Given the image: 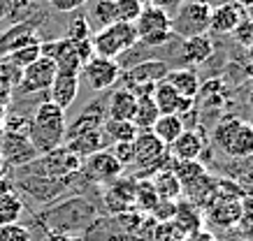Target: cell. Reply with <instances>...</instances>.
Masks as SVG:
<instances>
[{
	"label": "cell",
	"instance_id": "obj_1",
	"mask_svg": "<svg viewBox=\"0 0 253 241\" xmlns=\"http://www.w3.org/2000/svg\"><path fill=\"white\" fill-rule=\"evenodd\" d=\"M65 130H68L65 111L51 104L49 100L40 102L31 123H28V141L38 156H46L63 144Z\"/></svg>",
	"mask_w": 253,
	"mask_h": 241
},
{
	"label": "cell",
	"instance_id": "obj_22",
	"mask_svg": "<svg viewBox=\"0 0 253 241\" xmlns=\"http://www.w3.org/2000/svg\"><path fill=\"white\" fill-rule=\"evenodd\" d=\"M172 223H174L181 232L188 237V234L198 232L202 230V223H205V216H202V209H200L198 204H193L191 200H179L176 202V209H174V218H172Z\"/></svg>",
	"mask_w": 253,
	"mask_h": 241
},
{
	"label": "cell",
	"instance_id": "obj_5",
	"mask_svg": "<svg viewBox=\"0 0 253 241\" xmlns=\"http://www.w3.org/2000/svg\"><path fill=\"white\" fill-rule=\"evenodd\" d=\"M91 44L95 56H102V58H121L126 51H130L135 44H137V33H135V26L132 24H116L102 28V31L93 33L91 35Z\"/></svg>",
	"mask_w": 253,
	"mask_h": 241
},
{
	"label": "cell",
	"instance_id": "obj_28",
	"mask_svg": "<svg viewBox=\"0 0 253 241\" xmlns=\"http://www.w3.org/2000/svg\"><path fill=\"white\" fill-rule=\"evenodd\" d=\"M23 213V202L16 193H2L0 195V227L2 225H14Z\"/></svg>",
	"mask_w": 253,
	"mask_h": 241
},
{
	"label": "cell",
	"instance_id": "obj_19",
	"mask_svg": "<svg viewBox=\"0 0 253 241\" xmlns=\"http://www.w3.org/2000/svg\"><path fill=\"white\" fill-rule=\"evenodd\" d=\"M40 39L35 35V26L31 21H23V24L12 26L2 37H0V56H7L16 49H23L28 44H38Z\"/></svg>",
	"mask_w": 253,
	"mask_h": 241
},
{
	"label": "cell",
	"instance_id": "obj_10",
	"mask_svg": "<svg viewBox=\"0 0 253 241\" xmlns=\"http://www.w3.org/2000/svg\"><path fill=\"white\" fill-rule=\"evenodd\" d=\"M82 74L86 77L93 93H105L109 88H114L121 79V65L112 58H102V56H93L91 61L82 68Z\"/></svg>",
	"mask_w": 253,
	"mask_h": 241
},
{
	"label": "cell",
	"instance_id": "obj_2",
	"mask_svg": "<svg viewBox=\"0 0 253 241\" xmlns=\"http://www.w3.org/2000/svg\"><path fill=\"white\" fill-rule=\"evenodd\" d=\"M214 146L230 158H251L253 156V123L235 114H225L211 130Z\"/></svg>",
	"mask_w": 253,
	"mask_h": 241
},
{
	"label": "cell",
	"instance_id": "obj_15",
	"mask_svg": "<svg viewBox=\"0 0 253 241\" xmlns=\"http://www.w3.org/2000/svg\"><path fill=\"white\" fill-rule=\"evenodd\" d=\"M205 151V141L195 130H188L186 128L184 133L179 135L172 144L168 146V156L174 160V163H191V160H198Z\"/></svg>",
	"mask_w": 253,
	"mask_h": 241
},
{
	"label": "cell",
	"instance_id": "obj_14",
	"mask_svg": "<svg viewBox=\"0 0 253 241\" xmlns=\"http://www.w3.org/2000/svg\"><path fill=\"white\" fill-rule=\"evenodd\" d=\"M105 207L116 216L128 213L135 207V181L119 176L105 193Z\"/></svg>",
	"mask_w": 253,
	"mask_h": 241
},
{
	"label": "cell",
	"instance_id": "obj_6",
	"mask_svg": "<svg viewBox=\"0 0 253 241\" xmlns=\"http://www.w3.org/2000/svg\"><path fill=\"white\" fill-rule=\"evenodd\" d=\"M209 16L211 9L193 2V0H184L174 14H169L172 19V35L181 39L198 37V35H207L209 33Z\"/></svg>",
	"mask_w": 253,
	"mask_h": 241
},
{
	"label": "cell",
	"instance_id": "obj_25",
	"mask_svg": "<svg viewBox=\"0 0 253 241\" xmlns=\"http://www.w3.org/2000/svg\"><path fill=\"white\" fill-rule=\"evenodd\" d=\"M161 111L156 107V102L151 95H139L137 98V104H135V116H132V125L137 128L139 133H146L151 130L154 123L158 121Z\"/></svg>",
	"mask_w": 253,
	"mask_h": 241
},
{
	"label": "cell",
	"instance_id": "obj_42",
	"mask_svg": "<svg viewBox=\"0 0 253 241\" xmlns=\"http://www.w3.org/2000/svg\"><path fill=\"white\" fill-rule=\"evenodd\" d=\"M193 2H200V5H205V7L214 9V7H218V5H223V2H228V0H193Z\"/></svg>",
	"mask_w": 253,
	"mask_h": 241
},
{
	"label": "cell",
	"instance_id": "obj_32",
	"mask_svg": "<svg viewBox=\"0 0 253 241\" xmlns=\"http://www.w3.org/2000/svg\"><path fill=\"white\" fill-rule=\"evenodd\" d=\"M114 9H116V21H121V24H135L144 7H142L139 0H114Z\"/></svg>",
	"mask_w": 253,
	"mask_h": 241
},
{
	"label": "cell",
	"instance_id": "obj_7",
	"mask_svg": "<svg viewBox=\"0 0 253 241\" xmlns=\"http://www.w3.org/2000/svg\"><path fill=\"white\" fill-rule=\"evenodd\" d=\"M132 146H135V163H132V167L158 172V170H165L163 167L165 163H169L168 146L151 130L137 133V137L132 139Z\"/></svg>",
	"mask_w": 253,
	"mask_h": 241
},
{
	"label": "cell",
	"instance_id": "obj_44",
	"mask_svg": "<svg viewBox=\"0 0 253 241\" xmlns=\"http://www.w3.org/2000/svg\"><path fill=\"white\" fill-rule=\"evenodd\" d=\"M230 2H235V5H239L242 9H246V7H249V5L253 2V0H230Z\"/></svg>",
	"mask_w": 253,
	"mask_h": 241
},
{
	"label": "cell",
	"instance_id": "obj_36",
	"mask_svg": "<svg viewBox=\"0 0 253 241\" xmlns=\"http://www.w3.org/2000/svg\"><path fill=\"white\" fill-rule=\"evenodd\" d=\"M0 241H31V230L21 223L0 227Z\"/></svg>",
	"mask_w": 253,
	"mask_h": 241
},
{
	"label": "cell",
	"instance_id": "obj_23",
	"mask_svg": "<svg viewBox=\"0 0 253 241\" xmlns=\"http://www.w3.org/2000/svg\"><path fill=\"white\" fill-rule=\"evenodd\" d=\"M209 209H211L209 211V218L218 227H232V225H237V223H242V200L218 197Z\"/></svg>",
	"mask_w": 253,
	"mask_h": 241
},
{
	"label": "cell",
	"instance_id": "obj_30",
	"mask_svg": "<svg viewBox=\"0 0 253 241\" xmlns=\"http://www.w3.org/2000/svg\"><path fill=\"white\" fill-rule=\"evenodd\" d=\"M156 204H158V195H156V188L151 183V179H142L135 181V207L146 213H151Z\"/></svg>",
	"mask_w": 253,
	"mask_h": 241
},
{
	"label": "cell",
	"instance_id": "obj_24",
	"mask_svg": "<svg viewBox=\"0 0 253 241\" xmlns=\"http://www.w3.org/2000/svg\"><path fill=\"white\" fill-rule=\"evenodd\" d=\"M151 183H154V188H156L158 200H165V202H179V197H181V193H184V188H181L179 179L174 176V172L169 170V167L156 172Z\"/></svg>",
	"mask_w": 253,
	"mask_h": 241
},
{
	"label": "cell",
	"instance_id": "obj_12",
	"mask_svg": "<svg viewBox=\"0 0 253 241\" xmlns=\"http://www.w3.org/2000/svg\"><path fill=\"white\" fill-rule=\"evenodd\" d=\"M151 98H154L156 107H158V111H161V114H172V116H181V118H184L186 114L195 107V100L179 95L174 88L165 81V79H163L161 84L154 88Z\"/></svg>",
	"mask_w": 253,
	"mask_h": 241
},
{
	"label": "cell",
	"instance_id": "obj_45",
	"mask_svg": "<svg viewBox=\"0 0 253 241\" xmlns=\"http://www.w3.org/2000/svg\"><path fill=\"white\" fill-rule=\"evenodd\" d=\"M244 16H246V19H249V21H253V2H251V5H249V7L244 9Z\"/></svg>",
	"mask_w": 253,
	"mask_h": 241
},
{
	"label": "cell",
	"instance_id": "obj_17",
	"mask_svg": "<svg viewBox=\"0 0 253 241\" xmlns=\"http://www.w3.org/2000/svg\"><path fill=\"white\" fill-rule=\"evenodd\" d=\"M242 19H244V9L228 0V2H223V5H218V7L211 9V16H209V31L218 33V35L232 33L239 26Z\"/></svg>",
	"mask_w": 253,
	"mask_h": 241
},
{
	"label": "cell",
	"instance_id": "obj_3",
	"mask_svg": "<svg viewBox=\"0 0 253 241\" xmlns=\"http://www.w3.org/2000/svg\"><path fill=\"white\" fill-rule=\"evenodd\" d=\"M168 72H169L168 61L144 58V61L135 63V65H128V68L121 72V79H119V81H123L121 88L130 91L135 98H139V95L154 93V88L168 77Z\"/></svg>",
	"mask_w": 253,
	"mask_h": 241
},
{
	"label": "cell",
	"instance_id": "obj_11",
	"mask_svg": "<svg viewBox=\"0 0 253 241\" xmlns=\"http://www.w3.org/2000/svg\"><path fill=\"white\" fill-rule=\"evenodd\" d=\"M79 86H82V77H79V72H63V70H58L56 72V77H54V81H51V86H49V91H46L49 102L65 111V109L72 107V102L77 100Z\"/></svg>",
	"mask_w": 253,
	"mask_h": 241
},
{
	"label": "cell",
	"instance_id": "obj_38",
	"mask_svg": "<svg viewBox=\"0 0 253 241\" xmlns=\"http://www.w3.org/2000/svg\"><path fill=\"white\" fill-rule=\"evenodd\" d=\"M174 209H176V202H165V200H158L154 209H151V218L156 223H168L174 218Z\"/></svg>",
	"mask_w": 253,
	"mask_h": 241
},
{
	"label": "cell",
	"instance_id": "obj_9",
	"mask_svg": "<svg viewBox=\"0 0 253 241\" xmlns=\"http://www.w3.org/2000/svg\"><path fill=\"white\" fill-rule=\"evenodd\" d=\"M82 174L86 176V181H91L95 186H112L119 176H123V167L116 163L107 148H102L84 158Z\"/></svg>",
	"mask_w": 253,
	"mask_h": 241
},
{
	"label": "cell",
	"instance_id": "obj_33",
	"mask_svg": "<svg viewBox=\"0 0 253 241\" xmlns=\"http://www.w3.org/2000/svg\"><path fill=\"white\" fill-rule=\"evenodd\" d=\"M151 241H186V234L172 220H168V223H156L154 225Z\"/></svg>",
	"mask_w": 253,
	"mask_h": 241
},
{
	"label": "cell",
	"instance_id": "obj_26",
	"mask_svg": "<svg viewBox=\"0 0 253 241\" xmlns=\"http://www.w3.org/2000/svg\"><path fill=\"white\" fill-rule=\"evenodd\" d=\"M186 130V123L181 116H172V114H161L158 116V121L154 123V128H151V133L158 137V139L165 144V146H169L172 141L179 137V135Z\"/></svg>",
	"mask_w": 253,
	"mask_h": 241
},
{
	"label": "cell",
	"instance_id": "obj_41",
	"mask_svg": "<svg viewBox=\"0 0 253 241\" xmlns=\"http://www.w3.org/2000/svg\"><path fill=\"white\" fill-rule=\"evenodd\" d=\"M181 2H184V0H158L156 5H158L161 9H165V12L169 14V9H174V12H176V7H179Z\"/></svg>",
	"mask_w": 253,
	"mask_h": 241
},
{
	"label": "cell",
	"instance_id": "obj_31",
	"mask_svg": "<svg viewBox=\"0 0 253 241\" xmlns=\"http://www.w3.org/2000/svg\"><path fill=\"white\" fill-rule=\"evenodd\" d=\"M40 44L42 42H38V44H28V47H23V49H16V51H12V54L7 56H2L5 61L14 68V70L21 72L23 68H28L33 61H38L40 56H42V49H40Z\"/></svg>",
	"mask_w": 253,
	"mask_h": 241
},
{
	"label": "cell",
	"instance_id": "obj_20",
	"mask_svg": "<svg viewBox=\"0 0 253 241\" xmlns=\"http://www.w3.org/2000/svg\"><path fill=\"white\" fill-rule=\"evenodd\" d=\"M165 81H168L179 95L191 98V100H195L200 95V91H202L198 70H193V68H169Z\"/></svg>",
	"mask_w": 253,
	"mask_h": 241
},
{
	"label": "cell",
	"instance_id": "obj_4",
	"mask_svg": "<svg viewBox=\"0 0 253 241\" xmlns=\"http://www.w3.org/2000/svg\"><path fill=\"white\" fill-rule=\"evenodd\" d=\"M135 33H137V42L144 47H165L169 44L174 35H172V19L165 9H161L158 5H149L142 9V14L135 21Z\"/></svg>",
	"mask_w": 253,
	"mask_h": 241
},
{
	"label": "cell",
	"instance_id": "obj_29",
	"mask_svg": "<svg viewBox=\"0 0 253 241\" xmlns=\"http://www.w3.org/2000/svg\"><path fill=\"white\" fill-rule=\"evenodd\" d=\"M172 172H174V176L179 179V183H181L184 190L186 188H191L195 181H200L205 174H207L205 165H200L198 160H191V163H174Z\"/></svg>",
	"mask_w": 253,
	"mask_h": 241
},
{
	"label": "cell",
	"instance_id": "obj_18",
	"mask_svg": "<svg viewBox=\"0 0 253 241\" xmlns=\"http://www.w3.org/2000/svg\"><path fill=\"white\" fill-rule=\"evenodd\" d=\"M135 104H137V98L126 91V88H116L107 95L105 100V114L112 121H132L135 116Z\"/></svg>",
	"mask_w": 253,
	"mask_h": 241
},
{
	"label": "cell",
	"instance_id": "obj_40",
	"mask_svg": "<svg viewBox=\"0 0 253 241\" xmlns=\"http://www.w3.org/2000/svg\"><path fill=\"white\" fill-rule=\"evenodd\" d=\"M186 241H216V237H214L211 232H207L205 227H202V230H198V232L188 234V237H186Z\"/></svg>",
	"mask_w": 253,
	"mask_h": 241
},
{
	"label": "cell",
	"instance_id": "obj_47",
	"mask_svg": "<svg viewBox=\"0 0 253 241\" xmlns=\"http://www.w3.org/2000/svg\"><path fill=\"white\" fill-rule=\"evenodd\" d=\"M249 54H251V63H253V44L249 47Z\"/></svg>",
	"mask_w": 253,
	"mask_h": 241
},
{
	"label": "cell",
	"instance_id": "obj_46",
	"mask_svg": "<svg viewBox=\"0 0 253 241\" xmlns=\"http://www.w3.org/2000/svg\"><path fill=\"white\" fill-rule=\"evenodd\" d=\"M139 2H142V7H149V5H156L158 0H139Z\"/></svg>",
	"mask_w": 253,
	"mask_h": 241
},
{
	"label": "cell",
	"instance_id": "obj_13",
	"mask_svg": "<svg viewBox=\"0 0 253 241\" xmlns=\"http://www.w3.org/2000/svg\"><path fill=\"white\" fill-rule=\"evenodd\" d=\"M0 153H2V158H5V163L14 165V167L28 165V163H33V160L38 158L35 148H33L31 141H28V135L12 133V130H5Z\"/></svg>",
	"mask_w": 253,
	"mask_h": 241
},
{
	"label": "cell",
	"instance_id": "obj_48",
	"mask_svg": "<svg viewBox=\"0 0 253 241\" xmlns=\"http://www.w3.org/2000/svg\"><path fill=\"white\" fill-rule=\"evenodd\" d=\"M249 241H253V230H251V234H249Z\"/></svg>",
	"mask_w": 253,
	"mask_h": 241
},
{
	"label": "cell",
	"instance_id": "obj_27",
	"mask_svg": "<svg viewBox=\"0 0 253 241\" xmlns=\"http://www.w3.org/2000/svg\"><path fill=\"white\" fill-rule=\"evenodd\" d=\"M102 133H105L107 144H119V141H132L139 130L132 125V121H112V118H107L105 125H102Z\"/></svg>",
	"mask_w": 253,
	"mask_h": 241
},
{
	"label": "cell",
	"instance_id": "obj_21",
	"mask_svg": "<svg viewBox=\"0 0 253 241\" xmlns=\"http://www.w3.org/2000/svg\"><path fill=\"white\" fill-rule=\"evenodd\" d=\"M86 21L91 33H98L107 26L116 24V9H114V0H88L86 2Z\"/></svg>",
	"mask_w": 253,
	"mask_h": 241
},
{
	"label": "cell",
	"instance_id": "obj_49",
	"mask_svg": "<svg viewBox=\"0 0 253 241\" xmlns=\"http://www.w3.org/2000/svg\"><path fill=\"white\" fill-rule=\"evenodd\" d=\"M235 241H244V239H235Z\"/></svg>",
	"mask_w": 253,
	"mask_h": 241
},
{
	"label": "cell",
	"instance_id": "obj_39",
	"mask_svg": "<svg viewBox=\"0 0 253 241\" xmlns=\"http://www.w3.org/2000/svg\"><path fill=\"white\" fill-rule=\"evenodd\" d=\"M88 2V0H49V5L58 12H77Z\"/></svg>",
	"mask_w": 253,
	"mask_h": 241
},
{
	"label": "cell",
	"instance_id": "obj_37",
	"mask_svg": "<svg viewBox=\"0 0 253 241\" xmlns=\"http://www.w3.org/2000/svg\"><path fill=\"white\" fill-rule=\"evenodd\" d=\"M230 35L235 37V42H237V44H242V47L249 49L253 44V21H249V19L244 16V19L239 21V26L230 33Z\"/></svg>",
	"mask_w": 253,
	"mask_h": 241
},
{
	"label": "cell",
	"instance_id": "obj_35",
	"mask_svg": "<svg viewBox=\"0 0 253 241\" xmlns=\"http://www.w3.org/2000/svg\"><path fill=\"white\" fill-rule=\"evenodd\" d=\"M109 153L121 167H130L135 163V146L132 141H119V144H109Z\"/></svg>",
	"mask_w": 253,
	"mask_h": 241
},
{
	"label": "cell",
	"instance_id": "obj_16",
	"mask_svg": "<svg viewBox=\"0 0 253 241\" xmlns=\"http://www.w3.org/2000/svg\"><path fill=\"white\" fill-rule=\"evenodd\" d=\"M214 54V42L209 35H198V37H188L184 39L181 44V51H179V61L184 63L181 68H198L202 63H207Z\"/></svg>",
	"mask_w": 253,
	"mask_h": 241
},
{
	"label": "cell",
	"instance_id": "obj_43",
	"mask_svg": "<svg viewBox=\"0 0 253 241\" xmlns=\"http://www.w3.org/2000/svg\"><path fill=\"white\" fill-rule=\"evenodd\" d=\"M249 93H251V100H253V65L249 68Z\"/></svg>",
	"mask_w": 253,
	"mask_h": 241
},
{
	"label": "cell",
	"instance_id": "obj_34",
	"mask_svg": "<svg viewBox=\"0 0 253 241\" xmlns=\"http://www.w3.org/2000/svg\"><path fill=\"white\" fill-rule=\"evenodd\" d=\"M91 35L93 33H91V28H88V21H86L84 14H77L68 24V33H65V37H68L70 42H82V39H88Z\"/></svg>",
	"mask_w": 253,
	"mask_h": 241
},
{
	"label": "cell",
	"instance_id": "obj_8",
	"mask_svg": "<svg viewBox=\"0 0 253 241\" xmlns=\"http://www.w3.org/2000/svg\"><path fill=\"white\" fill-rule=\"evenodd\" d=\"M56 72V63L46 56H40L38 61H33L28 68L21 70V77L16 81V91L21 95H33V93H46L49 86L54 81Z\"/></svg>",
	"mask_w": 253,
	"mask_h": 241
}]
</instances>
